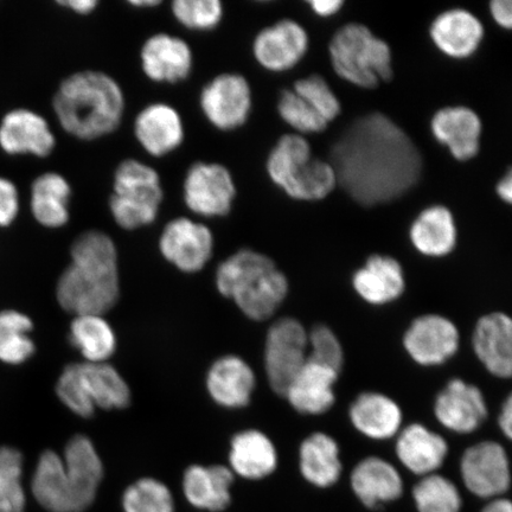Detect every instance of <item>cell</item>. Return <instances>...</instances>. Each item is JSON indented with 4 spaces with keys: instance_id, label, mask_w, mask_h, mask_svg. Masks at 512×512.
Segmentation results:
<instances>
[{
    "instance_id": "obj_1",
    "label": "cell",
    "mask_w": 512,
    "mask_h": 512,
    "mask_svg": "<svg viewBox=\"0 0 512 512\" xmlns=\"http://www.w3.org/2000/svg\"><path fill=\"white\" fill-rule=\"evenodd\" d=\"M329 163L337 184L364 207L405 195L422 171L418 147L381 113L354 121L332 146Z\"/></svg>"
},
{
    "instance_id": "obj_2",
    "label": "cell",
    "mask_w": 512,
    "mask_h": 512,
    "mask_svg": "<svg viewBox=\"0 0 512 512\" xmlns=\"http://www.w3.org/2000/svg\"><path fill=\"white\" fill-rule=\"evenodd\" d=\"M72 261L57 283V299L75 316L99 315L113 309L120 296L118 251L110 235L87 230L75 239Z\"/></svg>"
},
{
    "instance_id": "obj_3",
    "label": "cell",
    "mask_w": 512,
    "mask_h": 512,
    "mask_svg": "<svg viewBox=\"0 0 512 512\" xmlns=\"http://www.w3.org/2000/svg\"><path fill=\"white\" fill-rule=\"evenodd\" d=\"M102 478L104 465L92 441L75 435L63 458L53 451L42 454L32 478V495L49 512H83L95 501Z\"/></svg>"
},
{
    "instance_id": "obj_4",
    "label": "cell",
    "mask_w": 512,
    "mask_h": 512,
    "mask_svg": "<svg viewBox=\"0 0 512 512\" xmlns=\"http://www.w3.org/2000/svg\"><path fill=\"white\" fill-rule=\"evenodd\" d=\"M53 108L64 131L91 142L118 130L123 123L126 98L120 83L111 75L81 70L61 82Z\"/></svg>"
},
{
    "instance_id": "obj_5",
    "label": "cell",
    "mask_w": 512,
    "mask_h": 512,
    "mask_svg": "<svg viewBox=\"0 0 512 512\" xmlns=\"http://www.w3.org/2000/svg\"><path fill=\"white\" fill-rule=\"evenodd\" d=\"M216 286L222 296L233 299L253 320L271 318L283 304L286 275L267 255L243 248L228 256L216 271Z\"/></svg>"
},
{
    "instance_id": "obj_6",
    "label": "cell",
    "mask_w": 512,
    "mask_h": 512,
    "mask_svg": "<svg viewBox=\"0 0 512 512\" xmlns=\"http://www.w3.org/2000/svg\"><path fill=\"white\" fill-rule=\"evenodd\" d=\"M270 181L292 200L320 201L337 187L329 162L312 156L309 142L297 133L281 136L266 159Z\"/></svg>"
},
{
    "instance_id": "obj_7",
    "label": "cell",
    "mask_w": 512,
    "mask_h": 512,
    "mask_svg": "<svg viewBox=\"0 0 512 512\" xmlns=\"http://www.w3.org/2000/svg\"><path fill=\"white\" fill-rule=\"evenodd\" d=\"M163 202L159 172L136 158L121 160L114 171L113 191L108 200L113 221L124 230L150 226L157 221Z\"/></svg>"
},
{
    "instance_id": "obj_8",
    "label": "cell",
    "mask_w": 512,
    "mask_h": 512,
    "mask_svg": "<svg viewBox=\"0 0 512 512\" xmlns=\"http://www.w3.org/2000/svg\"><path fill=\"white\" fill-rule=\"evenodd\" d=\"M332 67L339 78L362 88H375L393 78L392 53L386 42L361 24L339 29L329 46Z\"/></svg>"
},
{
    "instance_id": "obj_9",
    "label": "cell",
    "mask_w": 512,
    "mask_h": 512,
    "mask_svg": "<svg viewBox=\"0 0 512 512\" xmlns=\"http://www.w3.org/2000/svg\"><path fill=\"white\" fill-rule=\"evenodd\" d=\"M56 393L70 411L91 418L95 408L124 409L131 392L117 369L107 363H74L63 370Z\"/></svg>"
},
{
    "instance_id": "obj_10",
    "label": "cell",
    "mask_w": 512,
    "mask_h": 512,
    "mask_svg": "<svg viewBox=\"0 0 512 512\" xmlns=\"http://www.w3.org/2000/svg\"><path fill=\"white\" fill-rule=\"evenodd\" d=\"M238 188L226 165L198 160L183 181V201L192 214L203 219L226 217L233 210Z\"/></svg>"
},
{
    "instance_id": "obj_11",
    "label": "cell",
    "mask_w": 512,
    "mask_h": 512,
    "mask_svg": "<svg viewBox=\"0 0 512 512\" xmlns=\"http://www.w3.org/2000/svg\"><path fill=\"white\" fill-rule=\"evenodd\" d=\"M203 117L221 132H233L247 124L253 110L251 83L239 73L216 75L198 98Z\"/></svg>"
},
{
    "instance_id": "obj_12",
    "label": "cell",
    "mask_w": 512,
    "mask_h": 512,
    "mask_svg": "<svg viewBox=\"0 0 512 512\" xmlns=\"http://www.w3.org/2000/svg\"><path fill=\"white\" fill-rule=\"evenodd\" d=\"M309 357V334L293 318L277 320L268 331L265 368L271 388L285 396L288 386Z\"/></svg>"
},
{
    "instance_id": "obj_13",
    "label": "cell",
    "mask_w": 512,
    "mask_h": 512,
    "mask_svg": "<svg viewBox=\"0 0 512 512\" xmlns=\"http://www.w3.org/2000/svg\"><path fill=\"white\" fill-rule=\"evenodd\" d=\"M460 477L473 496L486 501L504 497L512 485L507 451L496 441L472 445L460 459Z\"/></svg>"
},
{
    "instance_id": "obj_14",
    "label": "cell",
    "mask_w": 512,
    "mask_h": 512,
    "mask_svg": "<svg viewBox=\"0 0 512 512\" xmlns=\"http://www.w3.org/2000/svg\"><path fill=\"white\" fill-rule=\"evenodd\" d=\"M159 251L179 271L200 272L213 255L214 234L207 224L178 216L165 224L159 236Z\"/></svg>"
},
{
    "instance_id": "obj_15",
    "label": "cell",
    "mask_w": 512,
    "mask_h": 512,
    "mask_svg": "<svg viewBox=\"0 0 512 512\" xmlns=\"http://www.w3.org/2000/svg\"><path fill=\"white\" fill-rule=\"evenodd\" d=\"M309 35L303 25L283 18L255 35L252 54L266 72L279 74L296 68L309 50Z\"/></svg>"
},
{
    "instance_id": "obj_16",
    "label": "cell",
    "mask_w": 512,
    "mask_h": 512,
    "mask_svg": "<svg viewBox=\"0 0 512 512\" xmlns=\"http://www.w3.org/2000/svg\"><path fill=\"white\" fill-rule=\"evenodd\" d=\"M459 330L452 320L424 315L413 320L403 335V347L415 363L422 367H438L457 354Z\"/></svg>"
},
{
    "instance_id": "obj_17",
    "label": "cell",
    "mask_w": 512,
    "mask_h": 512,
    "mask_svg": "<svg viewBox=\"0 0 512 512\" xmlns=\"http://www.w3.org/2000/svg\"><path fill=\"white\" fill-rule=\"evenodd\" d=\"M139 59L146 78L159 85H177L188 80L194 69V53L189 43L168 32L147 38Z\"/></svg>"
},
{
    "instance_id": "obj_18",
    "label": "cell",
    "mask_w": 512,
    "mask_h": 512,
    "mask_svg": "<svg viewBox=\"0 0 512 512\" xmlns=\"http://www.w3.org/2000/svg\"><path fill=\"white\" fill-rule=\"evenodd\" d=\"M434 415L446 430L470 434L488 418V405L478 387L462 379H452L437 395Z\"/></svg>"
},
{
    "instance_id": "obj_19",
    "label": "cell",
    "mask_w": 512,
    "mask_h": 512,
    "mask_svg": "<svg viewBox=\"0 0 512 512\" xmlns=\"http://www.w3.org/2000/svg\"><path fill=\"white\" fill-rule=\"evenodd\" d=\"M133 133L147 155L155 158L171 155L185 139L181 113L166 102H152L145 106L134 119Z\"/></svg>"
},
{
    "instance_id": "obj_20",
    "label": "cell",
    "mask_w": 512,
    "mask_h": 512,
    "mask_svg": "<svg viewBox=\"0 0 512 512\" xmlns=\"http://www.w3.org/2000/svg\"><path fill=\"white\" fill-rule=\"evenodd\" d=\"M55 145L48 121L27 108L6 113L0 123V147L9 155L48 157Z\"/></svg>"
},
{
    "instance_id": "obj_21",
    "label": "cell",
    "mask_w": 512,
    "mask_h": 512,
    "mask_svg": "<svg viewBox=\"0 0 512 512\" xmlns=\"http://www.w3.org/2000/svg\"><path fill=\"white\" fill-rule=\"evenodd\" d=\"M473 350L480 363L497 379H512V317L492 312L473 330Z\"/></svg>"
},
{
    "instance_id": "obj_22",
    "label": "cell",
    "mask_w": 512,
    "mask_h": 512,
    "mask_svg": "<svg viewBox=\"0 0 512 512\" xmlns=\"http://www.w3.org/2000/svg\"><path fill=\"white\" fill-rule=\"evenodd\" d=\"M350 486L364 508L380 510L398 501L405 491L400 472L380 457H367L358 463L350 476Z\"/></svg>"
},
{
    "instance_id": "obj_23",
    "label": "cell",
    "mask_w": 512,
    "mask_h": 512,
    "mask_svg": "<svg viewBox=\"0 0 512 512\" xmlns=\"http://www.w3.org/2000/svg\"><path fill=\"white\" fill-rule=\"evenodd\" d=\"M396 456L413 475L425 477L438 473L448 456V444L443 435L421 424L409 425L398 434Z\"/></svg>"
},
{
    "instance_id": "obj_24",
    "label": "cell",
    "mask_w": 512,
    "mask_h": 512,
    "mask_svg": "<svg viewBox=\"0 0 512 512\" xmlns=\"http://www.w3.org/2000/svg\"><path fill=\"white\" fill-rule=\"evenodd\" d=\"M338 376L339 373L334 369L307 360L288 386L284 398L299 413L324 414L336 401L335 384Z\"/></svg>"
},
{
    "instance_id": "obj_25",
    "label": "cell",
    "mask_w": 512,
    "mask_h": 512,
    "mask_svg": "<svg viewBox=\"0 0 512 512\" xmlns=\"http://www.w3.org/2000/svg\"><path fill=\"white\" fill-rule=\"evenodd\" d=\"M352 286L364 302L381 306L398 300L406 288L405 274L390 256H370L366 265L352 277Z\"/></svg>"
},
{
    "instance_id": "obj_26",
    "label": "cell",
    "mask_w": 512,
    "mask_h": 512,
    "mask_svg": "<svg viewBox=\"0 0 512 512\" xmlns=\"http://www.w3.org/2000/svg\"><path fill=\"white\" fill-rule=\"evenodd\" d=\"M352 426L369 439L388 440L401 431L403 415L400 406L389 396L366 392L351 403Z\"/></svg>"
},
{
    "instance_id": "obj_27",
    "label": "cell",
    "mask_w": 512,
    "mask_h": 512,
    "mask_svg": "<svg viewBox=\"0 0 512 512\" xmlns=\"http://www.w3.org/2000/svg\"><path fill=\"white\" fill-rule=\"evenodd\" d=\"M233 483L234 473L226 466L192 465L184 473V496L192 507L220 512L232 502L230 488Z\"/></svg>"
},
{
    "instance_id": "obj_28",
    "label": "cell",
    "mask_w": 512,
    "mask_h": 512,
    "mask_svg": "<svg viewBox=\"0 0 512 512\" xmlns=\"http://www.w3.org/2000/svg\"><path fill=\"white\" fill-rule=\"evenodd\" d=\"M434 137L450 149L458 160H469L479 151L482 123L478 115L466 107H447L434 115Z\"/></svg>"
},
{
    "instance_id": "obj_29",
    "label": "cell",
    "mask_w": 512,
    "mask_h": 512,
    "mask_svg": "<svg viewBox=\"0 0 512 512\" xmlns=\"http://www.w3.org/2000/svg\"><path fill=\"white\" fill-rule=\"evenodd\" d=\"M207 387L211 398L227 408L248 405L255 388L251 367L238 356H224L210 368Z\"/></svg>"
},
{
    "instance_id": "obj_30",
    "label": "cell",
    "mask_w": 512,
    "mask_h": 512,
    "mask_svg": "<svg viewBox=\"0 0 512 512\" xmlns=\"http://www.w3.org/2000/svg\"><path fill=\"white\" fill-rule=\"evenodd\" d=\"M432 40L444 54L465 59L477 50L484 36L478 18L465 10H451L435 19Z\"/></svg>"
},
{
    "instance_id": "obj_31",
    "label": "cell",
    "mask_w": 512,
    "mask_h": 512,
    "mask_svg": "<svg viewBox=\"0 0 512 512\" xmlns=\"http://www.w3.org/2000/svg\"><path fill=\"white\" fill-rule=\"evenodd\" d=\"M299 466L303 477L319 489H328L342 476L341 451L328 434L315 433L304 440L299 451Z\"/></svg>"
},
{
    "instance_id": "obj_32",
    "label": "cell",
    "mask_w": 512,
    "mask_h": 512,
    "mask_svg": "<svg viewBox=\"0 0 512 512\" xmlns=\"http://www.w3.org/2000/svg\"><path fill=\"white\" fill-rule=\"evenodd\" d=\"M229 462L236 475L258 480L272 475L277 469L278 456L267 435L251 430L235 435Z\"/></svg>"
},
{
    "instance_id": "obj_33",
    "label": "cell",
    "mask_w": 512,
    "mask_h": 512,
    "mask_svg": "<svg viewBox=\"0 0 512 512\" xmlns=\"http://www.w3.org/2000/svg\"><path fill=\"white\" fill-rule=\"evenodd\" d=\"M70 197L72 187L68 179L57 172H46L31 185V213L43 227L66 226L70 219Z\"/></svg>"
},
{
    "instance_id": "obj_34",
    "label": "cell",
    "mask_w": 512,
    "mask_h": 512,
    "mask_svg": "<svg viewBox=\"0 0 512 512\" xmlns=\"http://www.w3.org/2000/svg\"><path fill=\"white\" fill-rule=\"evenodd\" d=\"M411 240L416 251L432 258L450 254L457 243V228L450 210L428 208L415 220Z\"/></svg>"
},
{
    "instance_id": "obj_35",
    "label": "cell",
    "mask_w": 512,
    "mask_h": 512,
    "mask_svg": "<svg viewBox=\"0 0 512 512\" xmlns=\"http://www.w3.org/2000/svg\"><path fill=\"white\" fill-rule=\"evenodd\" d=\"M70 342L91 363H105L117 348L111 325L99 315L75 316L70 325Z\"/></svg>"
},
{
    "instance_id": "obj_36",
    "label": "cell",
    "mask_w": 512,
    "mask_h": 512,
    "mask_svg": "<svg viewBox=\"0 0 512 512\" xmlns=\"http://www.w3.org/2000/svg\"><path fill=\"white\" fill-rule=\"evenodd\" d=\"M418 512H462L463 497L451 479L439 473L421 477L412 490Z\"/></svg>"
},
{
    "instance_id": "obj_37",
    "label": "cell",
    "mask_w": 512,
    "mask_h": 512,
    "mask_svg": "<svg viewBox=\"0 0 512 512\" xmlns=\"http://www.w3.org/2000/svg\"><path fill=\"white\" fill-rule=\"evenodd\" d=\"M31 330V319L23 313H0V361L9 364L27 361L35 352V345L28 337Z\"/></svg>"
},
{
    "instance_id": "obj_38",
    "label": "cell",
    "mask_w": 512,
    "mask_h": 512,
    "mask_svg": "<svg viewBox=\"0 0 512 512\" xmlns=\"http://www.w3.org/2000/svg\"><path fill=\"white\" fill-rule=\"evenodd\" d=\"M125 512H175L168 486L155 478H142L128 486L123 496Z\"/></svg>"
},
{
    "instance_id": "obj_39",
    "label": "cell",
    "mask_w": 512,
    "mask_h": 512,
    "mask_svg": "<svg viewBox=\"0 0 512 512\" xmlns=\"http://www.w3.org/2000/svg\"><path fill=\"white\" fill-rule=\"evenodd\" d=\"M23 457L16 448H0V512H24Z\"/></svg>"
},
{
    "instance_id": "obj_40",
    "label": "cell",
    "mask_w": 512,
    "mask_h": 512,
    "mask_svg": "<svg viewBox=\"0 0 512 512\" xmlns=\"http://www.w3.org/2000/svg\"><path fill=\"white\" fill-rule=\"evenodd\" d=\"M171 14L181 27L196 32H209L222 22L224 6L220 0H175Z\"/></svg>"
},
{
    "instance_id": "obj_41",
    "label": "cell",
    "mask_w": 512,
    "mask_h": 512,
    "mask_svg": "<svg viewBox=\"0 0 512 512\" xmlns=\"http://www.w3.org/2000/svg\"><path fill=\"white\" fill-rule=\"evenodd\" d=\"M277 112L280 119L300 136L323 132L329 125L292 88L284 89L279 94Z\"/></svg>"
},
{
    "instance_id": "obj_42",
    "label": "cell",
    "mask_w": 512,
    "mask_h": 512,
    "mask_svg": "<svg viewBox=\"0 0 512 512\" xmlns=\"http://www.w3.org/2000/svg\"><path fill=\"white\" fill-rule=\"evenodd\" d=\"M293 91L330 124L341 113V104L329 83L320 75H310L293 83Z\"/></svg>"
},
{
    "instance_id": "obj_43",
    "label": "cell",
    "mask_w": 512,
    "mask_h": 512,
    "mask_svg": "<svg viewBox=\"0 0 512 512\" xmlns=\"http://www.w3.org/2000/svg\"><path fill=\"white\" fill-rule=\"evenodd\" d=\"M307 360L323 364L341 373L344 351L341 342L328 326L319 324L309 334V357Z\"/></svg>"
},
{
    "instance_id": "obj_44",
    "label": "cell",
    "mask_w": 512,
    "mask_h": 512,
    "mask_svg": "<svg viewBox=\"0 0 512 512\" xmlns=\"http://www.w3.org/2000/svg\"><path fill=\"white\" fill-rule=\"evenodd\" d=\"M19 194L14 182L0 177V227H8L17 219Z\"/></svg>"
},
{
    "instance_id": "obj_45",
    "label": "cell",
    "mask_w": 512,
    "mask_h": 512,
    "mask_svg": "<svg viewBox=\"0 0 512 512\" xmlns=\"http://www.w3.org/2000/svg\"><path fill=\"white\" fill-rule=\"evenodd\" d=\"M490 8L492 17L502 28L512 29V0H495Z\"/></svg>"
},
{
    "instance_id": "obj_46",
    "label": "cell",
    "mask_w": 512,
    "mask_h": 512,
    "mask_svg": "<svg viewBox=\"0 0 512 512\" xmlns=\"http://www.w3.org/2000/svg\"><path fill=\"white\" fill-rule=\"evenodd\" d=\"M499 430L512 443V392L505 398L498 415Z\"/></svg>"
},
{
    "instance_id": "obj_47",
    "label": "cell",
    "mask_w": 512,
    "mask_h": 512,
    "mask_svg": "<svg viewBox=\"0 0 512 512\" xmlns=\"http://www.w3.org/2000/svg\"><path fill=\"white\" fill-rule=\"evenodd\" d=\"M310 8L319 17H331L337 14L343 6L341 0H310Z\"/></svg>"
},
{
    "instance_id": "obj_48",
    "label": "cell",
    "mask_w": 512,
    "mask_h": 512,
    "mask_svg": "<svg viewBox=\"0 0 512 512\" xmlns=\"http://www.w3.org/2000/svg\"><path fill=\"white\" fill-rule=\"evenodd\" d=\"M59 5L81 16L92 14L98 8V0H60Z\"/></svg>"
},
{
    "instance_id": "obj_49",
    "label": "cell",
    "mask_w": 512,
    "mask_h": 512,
    "mask_svg": "<svg viewBox=\"0 0 512 512\" xmlns=\"http://www.w3.org/2000/svg\"><path fill=\"white\" fill-rule=\"evenodd\" d=\"M480 512H512V499L507 497L492 499Z\"/></svg>"
},
{
    "instance_id": "obj_50",
    "label": "cell",
    "mask_w": 512,
    "mask_h": 512,
    "mask_svg": "<svg viewBox=\"0 0 512 512\" xmlns=\"http://www.w3.org/2000/svg\"><path fill=\"white\" fill-rule=\"evenodd\" d=\"M497 194L504 202L512 204V169L497 185Z\"/></svg>"
},
{
    "instance_id": "obj_51",
    "label": "cell",
    "mask_w": 512,
    "mask_h": 512,
    "mask_svg": "<svg viewBox=\"0 0 512 512\" xmlns=\"http://www.w3.org/2000/svg\"><path fill=\"white\" fill-rule=\"evenodd\" d=\"M127 4L136 9H153L157 8L162 2H159V0H130Z\"/></svg>"
}]
</instances>
